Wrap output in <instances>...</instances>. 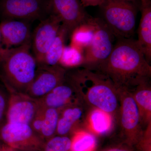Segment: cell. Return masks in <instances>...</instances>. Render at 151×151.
Masks as SVG:
<instances>
[{
  "instance_id": "obj_1",
  "label": "cell",
  "mask_w": 151,
  "mask_h": 151,
  "mask_svg": "<svg viewBox=\"0 0 151 151\" xmlns=\"http://www.w3.org/2000/svg\"><path fill=\"white\" fill-rule=\"evenodd\" d=\"M105 73L116 89L130 91L150 81L151 66L137 40L132 38L116 39L111 54L97 69Z\"/></svg>"
},
{
  "instance_id": "obj_2",
  "label": "cell",
  "mask_w": 151,
  "mask_h": 151,
  "mask_svg": "<svg viewBox=\"0 0 151 151\" xmlns=\"http://www.w3.org/2000/svg\"><path fill=\"white\" fill-rule=\"evenodd\" d=\"M66 75L81 98L89 105L110 115L117 110L119 103L117 89L105 73L83 67L67 69Z\"/></svg>"
},
{
  "instance_id": "obj_3",
  "label": "cell",
  "mask_w": 151,
  "mask_h": 151,
  "mask_svg": "<svg viewBox=\"0 0 151 151\" xmlns=\"http://www.w3.org/2000/svg\"><path fill=\"white\" fill-rule=\"evenodd\" d=\"M31 42L21 46L0 47V80L11 93L26 94L34 77L37 62Z\"/></svg>"
},
{
  "instance_id": "obj_4",
  "label": "cell",
  "mask_w": 151,
  "mask_h": 151,
  "mask_svg": "<svg viewBox=\"0 0 151 151\" xmlns=\"http://www.w3.org/2000/svg\"><path fill=\"white\" fill-rule=\"evenodd\" d=\"M100 7L102 19L116 39L132 37L137 14L133 0H106Z\"/></svg>"
},
{
  "instance_id": "obj_5",
  "label": "cell",
  "mask_w": 151,
  "mask_h": 151,
  "mask_svg": "<svg viewBox=\"0 0 151 151\" xmlns=\"http://www.w3.org/2000/svg\"><path fill=\"white\" fill-rule=\"evenodd\" d=\"M89 21L94 27V35L90 45L84 50L81 66L96 69L111 54L116 38L102 18L90 16Z\"/></svg>"
},
{
  "instance_id": "obj_6",
  "label": "cell",
  "mask_w": 151,
  "mask_h": 151,
  "mask_svg": "<svg viewBox=\"0 0 151 151\" xmlns=\"http://www.w3.org/2000/svg\"><path fill=\"white\" fill-rule=\"evenodd\" d=\"M120 104L121 123L127 145L136 146L144 134L139 111L131 92L116 89Z\"/></svg>"
},
{
  "instance_id": "obj_7",
  "label": "cell",
  "mask_w": 151,
  "mask_h": 151,
  "mask_svg": "<svg viewBox=\"0 0 151 151\" xmlns=\"http://www.w3.org/2000/svg\"><path fill=\"white\" fill-rule=\"evenodd\" d=\"M0 141L19 151H40L45 142L30 125L7 122L0 127Z\"/></svg>"
},
{
  "instance_id": "obj_8",
  "label": "cell",
  "mask_w": 151,
  "mask_h": 151,
  "mask_svg": "<svg viewBox=\"0 0 151 151\" xmlns=\"http://www.w3.org/2000/svg\"><path fill=\"white\" fill-rule=\"evenodd\" d=\"M50 0H3L1 11L7 19H43L50 14Z\"/></svg>"
},
{
  "instance_id": "obj_9",
  "label": "cell",
  "mask_w": 151,
  "mask_h": 151,
  "mask_svg": "<svg viewBox=\"0 0 151 151\" xmlns=\"http://www.w3.org/2000/svg\"><path fill=\"white\" fill-rule=\"evenodd\" d=\"M67 69L58 64L37 65L35 75L26 94L40 100L65 80Z\"/></svg>"
},
{
  "instance_id": "obj_10",
  "label": "cell",
  "mask_w": 151,
  "mask_h": 151,
  "mask_svg": "<svg viewBox=\"0 0 151 151\" xmlns=\"http://www.w3.org/2000/svg\"><path fill=\"white\" fill-rule=\"evenodd\" d=\"M62 24L56 16L50 14L41 20L32 35L31 48L37 65L43 63L47 50L53 43Z\"/></svg>"
},
{
  "instance_id": "obj_11",
  "label": "cell",
  "mask_w": 151,
  "mask_h": 151,
  "mask_svg": "<svg viewBox=\"0 0 151 151\" xmlns=\"http://www.w3.org/2000/svg\"><path fill=\"white\" fill-rule=\"evenodd\" d=\"M50 14L57 17L69 35L78 26L90 17L80 0H50Z\"/></svg>"
},
{
  "instance_id": "obj_12",
  "label": "cell",
  "mask_w": 151,
  "mask_h": 151,
  "mask_svg": "<svg viewBox=\"0 0 151 151\" xmlns=\"http://www.w3.org/2000/svg\"><path fill=\"white\" fill-rule=\"evenodd\" d=\"M40 106L39 100L23 93L11 94L6 121L30 125Z\"/></svg>"
},
{
  "instance_id": "obj_13",
  "label": "cell",
  "mask_w": 151,
  "mask_h": 151,
  "mask_svg": "<svg viewBox=\"0 0 151 151\" xmlns=\"http://www.w3.org/2000/svg\"><path fill=\"white\" fill-rule=\"evenodd\" d=\"M0 33L4 47H16L31 42L32 34L26 21L7 19L0 24Z\"/></svg>"
},
{
  "instance_id": "obj_14",
  "label": "cell",
  "mask_w": 151,
  "mask_h": 151,
  "mask_svg": "<svg viewBox=\"0 0 151 151\" xmlns=\"http://www.w3.org/2000/svg\"><path fill=\"white\" fill-rule=\"evenodd\" d=\"M81 98L75 86L66 76L64 81L38 100L42 106L60 111L67 106L79 103Z\"/></svg>"
},
{
  "instance_id": "obj_15",
  "label": "cell",
  "mask_w": 151,
  "mask_h": 151,
  "mask_svg": "<svg viewBox=\"0 0 151 151\" xmlns=\"http://www.w3.org/2000/svg\"><path fill=\"white\" fill-rule=\"evenodd\" d=\"M59 116L58 110L40 105L37 113L30 125L45 142L56 135Z\"/></svg>"
},
{
  "instance_id": "obj_16",
  "label": "cell",
  "mask_w": 151,
  "mask_h": 151,
  "mask_svg": "<svg viewBox=\"0 0 151 151\" xmlns=\"http://www.w3.org/2000/svg\"><path fill=\"white\" fill-rule=\"evenodd\" d=\"M141 18L138 29V43L146 60H151V5L150 0H141Z\"/></svg>"
},
{
  "instance_id": "obj_17",
  "label": "cell",
  "mask_w": 151,
  "mask_h": 151,
  "mask_svg": "<svg viewBox=\"0 0 151 151\" xmlns=\"http://www.w3.org/2000/svg\"><path fill=\"white\" fill-rule=\"evenodd\" d=\"M79 104L67 106L60 110L56 135L69 136L74 132L76 124L83 115V110Z\"/></svg>"
},
{
  "instance_id": "obj_18",
  "label": "cell",
  "mask_w": 151,
  "mask_h": 151,
  "mask_svg": "<svg viewBox=\"0 0 151 151\" xmlns=\"http://www.w3.org/2000/svg\"><path fill=\"white\" fill-rule=\"evenodd\" d=\"M137 106L143 125L151 124V88L150 81L139 84L129 91Z\"/></svg>"
},
{
  "instance_id": "obj_19",
  "label": "cell",
  "mask_w": 151,
  "mask_h": 151,
  "mask_svg": "<svg viewBox=\"0 0 151 151\" xmlns=\"http://www.w3.org/2000/svg\"><path fill=\"white\" fill-rule=\"evenodd\" d=\"M69 36L67 30L61 25L56 38L45 55L43 63L42 65H58L65 46V41Z\"/></svg>"
},
{
  "instance_id": "obj_20",
  "label": "cell",
  "mask_w": 151,
  "mask_h": 151,
  "mask_svg": "<svg viewBox=\"0 0 151 151\" xmlns=\"http://www.w3.org/2000/svg\"><path fill=\"white\" fill-rule=\"evenodd\" d=\"M94 31L89 19L86 23L78 26L70 34V45L84 52L92 41Z\"/></svg>"
},
{
  "instance_id": "obj_21",
  "label": "cell",
  "mask_w": 151,
  "mask_h": 151,
  "mask_svg": "<svg viewBox=\"0 0 151 151\" xmlns=\"http://www.w3.org/2000/svg\"><path fill=\"white\" fill-rule=\"evenodd\" d=\"M84 61V52L69 45H65L58 64L65 69H72L82 66Z\"/></svg>"
},
{
  "instance_id": "obj_22",
  "label": "cell",
  "mask_w": 151,
  "mask_h": 151,
  "mask_svg": "<svg viewBox=\"0 0 151 151\" xmlns=\"http://www.w3.org/2000/svg\"><path fill=\"white\" fill-rule=\"evenodd\" d=\"M71 137V151H91L95 145V139L91 134L74 132Z\"/></svg>"
},
{
  "instance_id": "obj_23",
  "label": "cell",
  "mask_w": 151,
  "mask_h": 151,
  "mask_svg": "<svg viewBox=\"0 0 151 151\" xmlns=\"http://www.w3.org/2000/svg\"><path fill=\"white\" fill-rule=\"evenodd\" d=\"M71 137L55 135L45 142L40 151H71Z\"/></svg>"
},
{
  "instance_id": "obj_24",
  "label": "cell",
  "mask_w": 151,
  "mask_h": 151,
  "mask_svg": "<svg viewBox=\"0 0 151 151\" xmlns=\"http://www.w3.org/2000/svg\"><path fill=\"white\" fill-rule=\"evenodd\" d=\"M110 114L104 111L95 109L91 116V122L92 127L95 132L103 134L108 132L111 126Z\"/></svg>"
},
{
  "instance_id": "obj_25",
  "label": "cell",
  "mask_w": 151,
  "mask_h": 151,
  "mask_svg": "<svg viewBox=\"0 0 151 151\" xmlns=\"http://www.w3.org/2000/svg\"><path fill=\"white\" fill-rule=\"evenodd\" d=\"M11 93L4 86H0V127L5 123Z\"/></svg>"
},
{
  "instance_id": "obj_26",
  "label": "cell",
  "mask_w": 151,
  "mask_h": 151,
  "mask_svg": "<svg viewBox=\"0 0 151 151\" xmlns=\"http://www.w3.org/2000/svg\"><path fill=\"white\" fill-rule=\"evenodd\" d=\"M136 146H138L141 151H151V124L148 125L142 137Z\"/></svg>"
},
{
  "instance_id": "obj_27",
  "label": "cell",
  "mask_w": 151,
  "mask_h": 151,
  "mask_svg": "<svg viewBox=\"0 0 151 151\" xmlns=\"http://www.w3.org/2000/svg\"><path fill=\"white\" fill-rule=\"evenodd\" d=\"M106 0H80L84 8L88 6H101Z\"/></svg>"
},
{
  "instance_id": "obj_28",
  "label": "cell",
  "mask_w": 151,
  "mask_h": 151,
  "mask_svg": "<svg viewBox=\"0 0 151 151\" xmlns=\"http://www.w3.org/2000/svg\"><path fill=\"white\" fill-rule=\"evenodd\" d=\"M0 151H19L7 145L0 141Z\"/></svg>"
},
{
  "instance_id": "obj_29",
  "label": "cell",
  "mask_w": 151,
  "mask_h": 151,
  "mask_svg": "<svg viewBox=\"0 0 151 151\" xmlns=\"http://www.w3.org/2000/svg\"><path fill=\"white\" fill-rule=\"evenodd\" d=\"M107 151H133L132 150L128 148H125L124 147H119L113 148V149H110Z\"/></svg>"
},
{
  "instance_id": "obj_30",
  "label": "cell",
  "mask_w": 151,
  "mask_h": 151,
  "mask_svg": "<svg viewBox=\"0 0 151 151\" xmlns=\"http://www.w3.org/2000/svg\"><path fill=\"white\" fill-rule=\"evenodd\" d=\"M1 42V33H0V42Z\"/></svg>"
},
{
  "instance_id": "obj_31",
  "label": "cell",
  "mask_w": 151,
  "mask_h": 151,
  "mask_svg": "<svg viewBox=\"0 0 151 151\" xmlns=\"http://www.w3.org/2000/svg\"></svg>"
}]
</instances>
